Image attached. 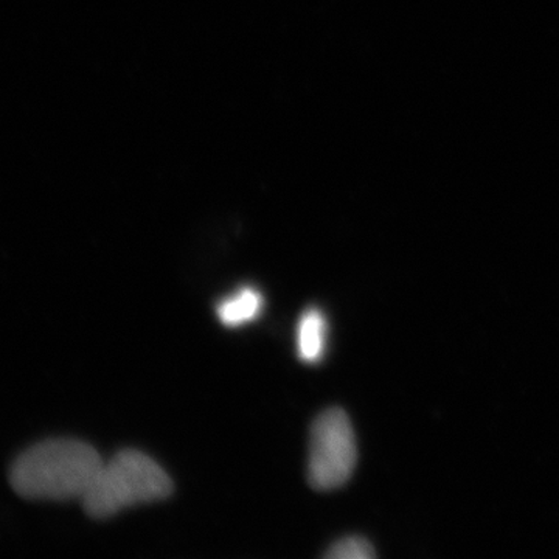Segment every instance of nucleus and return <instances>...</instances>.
Listing matches in <instances>:
<instances>
[{"label": "nucleus", "instance_id": "obj_1", "mask_svg": "<svg viewBox=\"0 0 559 559\" xmlns=\"http://www.w3.org/2000/svg\"><path fill=\"white\" fill-rule=\"evenodd\" d=\"M103 459L86 441L51 439L33 444L11 463L9 481L17 496L38 502L83 499Z\"/></svg>", "mask_w": 559, "mask_h": 559}, {"label": "nucleus", "instance_id": "obj_2", "mask_svg": "<svg viewBox=\"0 0 559 559\" xmlns=\"http://www.w3.org/2000/svg\"><path fill=\"white\" fill-rule=\"evenodd\" d=\"M173 480L159 463L143 452L127 450L105 462L81 506L92 520H108L120 511L170 498Z\"/></svg>", "mask_w": 559, "mask_h": 559}, {"label": "nucleus", "instance_id": "obj_3", "mask_svg": "<svg viewBox=\"0 0 559 559\" xmlns=\"http://www.w3.org/2000/svg\"><path fill=\"white\" fill-rule=\"evenodd\" d=\"M358 463V444L352 421L337 407L322 412L312 423L308 481L318 491L347 484Z\"/></svg>", "mask_w": 559, "mask_h": 559}, {"label": "nucleus", "instance_id": "obj_4", "mask_svg": "<svg viewBox=\"0 0 559 559\" xmlns=\"http://www.w3.org/2000/svg\"><path fill=\"white\" fill-rule=\"evenodd\" d=\"M326 318L318 308H308L297 326V352L305 362H318L325 352Z\"/></svg>", "mask_w": 559, "mask_h": 559}, {"label": "nucleus", "instance_id": "obj_5", "mask_svg": "<svg viewBox=\"0 0 559 559\" xmlns=\"http://www.w3.org/2000/svg\"><path fill=\"white\" fill-rule=\"evenodd\" d=\"M263 308V296L260 290L245 286L221 300L216 307V314L226 326H240L252 322Z\"/></svg>", "mask_w": 559, "mask_h": 559}, {"label": "nucleus", "instance_id": "obj_6", "mask_svg": "<svg viewBox=\"0 0 559 559\" xmlns=\"http://www.w3.org/2000/svg\"><path fill=\"white\" fill-rule=\"evenodd\" d=\"M373 546L369 540L360 538V536H348L337 540L330 547L323 557L329 559H370L374 558Z\"/></svg>", "mask_w": 559, "mask_h": 559}]
</instances>
